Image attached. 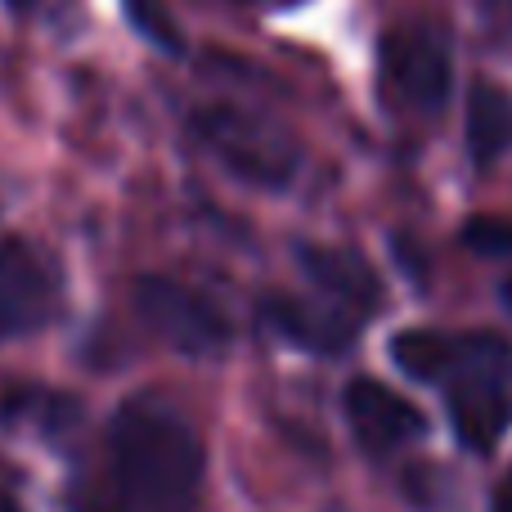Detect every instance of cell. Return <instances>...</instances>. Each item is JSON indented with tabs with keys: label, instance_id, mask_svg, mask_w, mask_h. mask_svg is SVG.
I'll return each mask as SVG.
<instances>
[{
	"label": "cell",
	"instance_id": "52a82bcc",
	"mask_svg": "<svg viewBox=\"0 0 512 512\" xmlns=\"http://www.w3.org/2000/svg\"><path fill=\"white\" fill-rule=\"evenodd\" d=\"M342 405H346V418H351L355 436H360V445L369 454H391L427 432L423 414H418L405 396H396L391 387H382V382H373V378H355L351 387H346Z\"/></svg>",
	"mask_w": 512,
	"mask_h": 512
},
{
	"label": "cell",
	"instance_id": "ba28073f",
	"mask_svg": "<svg viewBox=\"0 0 512 512\" xmlns=\"http://www.w3.org/2000/svg\"><path fill=\"white\" fill-rule=\"evenodd\" d=\"M297 265L310 283H315L324 297H333L342 310H351L355 319L373 315L382 306V283L369 270V261L342 248H319V243H301Z\"/></svg>",
	"mask_w": 512,
	"mask_h": 512
},
{
	"label": "cell",
	"instance_id": "9a60e30c",
	"mask_svg": "<svg viewBox=\"0 0 512 512\" xmlns=\"http://www.w3.org/2000/svg\"><path fill=\"white\" fill-rule=\"evenodd\" d=\"M495 512H512V472L499 481V490H495Z\"/></svg>",
	"mask_w": 512,
	"mask_h": 512
},
{
	"label": "cell",
	"instance_id": "30bf717a",
	"mask_svg": "<svg viewBox=\"0 0 512 512\" xmlns=\"http://www.w3.org/2000/svg\"><path fill=\"white\" fill-rule=\"evenodd\" d=\"M468 149L477 167H490L512 149V90L477 81L468 95Z\"/></svg>",
	"mask_w": 512,
	"mask_h": 512
},
{
	"label": "cell",
	"instance_id": "7a4b0ae2",
	"mask_svg": "<svg viewBox=\"0 0 512 512\" xmlns=\"http://www.w3.org/2000/svg\"><path fill=\"white\" fill-rule=\"evenodd\" d=\"M445 409L472 454H490L512 427V342L499 333L450 337V355L436 378Z\"/></svg>",
	"mask_w": 512,
	"mask_h": 512
},
{
	"label": "cell",
	"instance_id": "5b68a950",
	"mask_svg": "<svg viewBox=\"0 0 512 512\" xmlns=\"http://www.w3.org/2000/svg\"><path fill=\"white\" fill-rule=\"evenodd\" d=\"M135 310L162 342H171L185 355H212L230 342V324H225L221 310L207 297L189 292L185 283L162 279V274L135 279Z\"/></svg>",
	"mask_w": 512,
	"mask_h": 512
},
{
	"label": "cell",
	"instance_id": "7c38bea8",
	"mask_svg": "<svg viewBox=\"0 0 512 512\" xmlns=\"http://www.w3.org/2000/svg\"><path fill=\"white\" fill-rule=\"evenodd\" d=\"M122 9L144 41H153L167 54H180V27H176V18H171L167 0H122Z\"/></svg>",
	"mask_w": 512,
	"mask_h": 512
},
{
	"label": "cell",
	"instance_id": "4fadbf2b",
	"mask_svg": "<svg viewBox=\"0 0 512 512\" xmlns=\"http://www.w3.org/2000/svg\"><path fill=\"white\" fill-rule=\"evenodd\" d=\"M463 243L481 256H512V221L508 216H477L463 230Z\"/></svg>",
	"mask_w": 512,
	"mask_h": 512
},
{
	"label": "cell",
	"instance_id": "277c9868",
	"mask_svg": "<svg viewBox=\"0 0 512 512\" xmlns=\"http://www.w3.org/2000/svg\"><path fill=\"white\" fill-rule=\"evenodd\" d=\"M382 77L418 113H441L454 81L450 36L436 23H405L382 36Z\"/></svg>",
	"mask_w": 512,
	"mask_h": 512
},
{
	"label": "cell",
	"instance_id": "6da1fadb",
	"mask_svg": "<svg viewBox=\"0 0 512 512\" xmlns=\"http://www.w3.org/2000/svg\"><path fill=\"white\" fill-rule=\"evenodd\" d=\"M108 481L126 508H180L203 481V441L171 405L131 400L108 427Z\"/></svg>",
	"mask_w": 512,
	"mask_h": 512
},
{
	"label": "cell",
	"instance_id": "8fae6325",
	"mask_svg": "<svg viewBox=\"0 0 512 512\" xmlns=\"http://www.w3.org/2000/svg\"><path fill=\"white\" fill-rule=\"evenodd\" d=\"M445 355H450V337L445 333H427V328H409L391 342V360L418 382H436L445 369Z\"/></svg>",
	"mask_w": 512,
	"mask_h": 512
},
{
	"label": "cell",
	"instance_id": "9c48e42d",
	"mask_svg": "<svg viewBox=\"0 0 512 512\" xmlns=\"http://www.w3.org/2000/svg\"><path fill=\"white\" fill-rule=\"evenodd\" d=\"M261 319L292 346L315 355H337L355 342V315L342 306H315L297 297H270L261 301Z\"/></svg>",
	"mask_w": 512,
	"mask_h": 512
},
{
	"label": "cell",
	"instance_id": "5bb4252c",
	"mask_svg": "<svg viewBox=\"0 0 512 512\" xmlns=\"http://www.w3.org/2000/svg\"><path fill=\"white\" fill-rule=\"evenodd\" d=\"M68 512H126V499L108 477H81L68 495Z\"/></svg>",
	"mask_w": 512,
	"mask_h": 512
},
{
	"label": "cell",
	"instance_id": "8992f818",
	"mask_svg": "<svg viewBox=\"0 0 512 512\" xmlns=\"http://www.w3.org/2000/svg\"><path fill=\"white\" fill-rule=\"evenodd\" d=\"M59 310V270L36 243L0 239V337L45 328Z\"/></svg>",
	"mask_w": 512,
	"mask_h": 512
},
{
	"label": "cell",
	"instance_id": "e0dca14e",
	"mask_svg": "<svg viewBox=\"0 0 512 512\" xmlns=\"http://www.w3.org/2000/svg\"><path fill=\"white\" fill-rule=\"evenodd\" d=\"M504 306H508V310H512V279H508V283H504Z\"/></svg>",
	"mask_w": 512,
	"mask_h": 512
},
{
	"label": "cell",
	"instance_id": "3957f363",
	"mask_svg": "<svg viewBox=\"0 0 512 512\" xmlns=\"http://www.w3.org/2000/svg\"><path fill=\"white\" fill-rule=\"evenodd\" d=\"M194 131L225 171L256 189H283L301 171V149L274 117L234 104H207L194 113Z\"/></svg>",
	"mask_w": 512,
	"mask_h": 512
},
{
	"label": "cell",
	"instance_id": "2e32d148",
	"mask_svg": "<svg viewBox=\"0 0 512 512\" xmlns=\"http://www.w3.org/2000/svg\"><path fill=\"white\" fill-rule=\"evenodd\" d=\"M0 512H23V508H18V504H14V499H9V495H5V490H0Z\"/></svg>",
	"mask_w": 512,
	"mask_h": 512
}]
</instances>
